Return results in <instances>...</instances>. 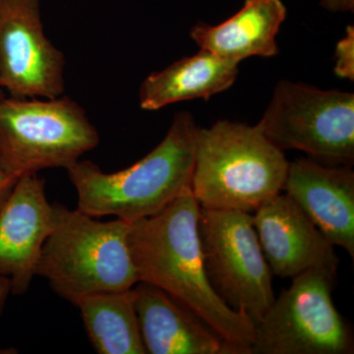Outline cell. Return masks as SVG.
<instances>
[{"label":"cell","instance_id":"obj_11","mask_svg":"<svg viewBox=\"0 0 354 354\" xmlns=\"http://www.w3.org/2000/svg\"><path fill=\"white\" fill-rule=\"evenodd\" d=\"M53 225V206L38 174L21 176L0 209V274L14 295H23L37 277L44 241Z\"/></svg>","mask_w":354,"mask_h":354},{"label":"cell","instance_id":"obj_19","mask_svg":"<svg viewBox=\"0 0 354 354\" xmlns=\"http://www.w3.org/2000/svg\"><path fill=\"white\" fill-rule=\"evenodd\" d=\"M320 6L330 12H353L354 0H320Z\"/></svg>","mask_w":354,"mask_h":354},{"label":"cell","instance_id":"obj_1","mask_svg":"<svg viewBox=\"0 0 354 354\" xmlns=\"http://www.w3.org/2000/svg\"><path fill=\"white\" fill-rule=\"evenodd\" d=\"M191 190L156 215L129 221L127 242L139 281L156 286L194 314L239 354H252L256 325L234 311L209 283Z\"/></svg>","mask_w":354,"mask_h":354},{"label":"cell","instance_id":"obj_20","mask_svg":"<svg viewBox=\"0 0 354 354\" xmlns=\"http://www.w3.org/2000/svg\"><path fill=\"white\" fill-rule=\"evenodd\" d=\"M10 295H12L10 281L6 278V277L0 274V316H1L2 312H3L7 299H8Z\"/></svg>","mask_w":354,"mask_h":354},{"label":"cell","instance_id":"obj_7","mask_svg":"<svg viewBox=\"0 0 354 354\" xmlns=\"http://www.w3.org/2000/svg\"><path fill=\"white\" fill-rule=\"evenodd\" d=\"M198 232L212 288L230 308L257 325L276 297L253 216L200 207Z\"/></svg>","mask_w":354,"mask_h":354},{"label":"cell","instance_id":"obj_21","mask_svg":"<svg viewBox=\"0 0 354 354\" xmlns=\"http://www.w3.org/2000/svg\"><path fill=\"white\" fill-rule=\"evenodd\" d=\"M1 87H0V99H1L2 97V94H1Z\"/></svg>","mask_w":354,"mask_h":354},{"label":"cell","instance_id":"obj_9","mask_svg":"<svg viewBox=\"0 0 354 354\" xmlns=\"http://www.w3.org/2000/svg\"><path fill=\"white\" fill-rule=\"evenodd\" d=\"M64 53L46 38L39 0H0V87L10 97L64 92Z\"/></svg>","mask_w":354,"mask_h":354},{"label":"cell","instance_id":"obj_5","mask_svg":"<svg viewBox=\"0 0 354 354\" xmlns=\"http://www.w3.org/2000/svg\"><path fill=\"white\" fill-rule=\"evenodd\" d=\"M99 141L85 111L68 97L0 99V169L16 179L67 169Z\"/></svg>","mask_w":354,"mask_h":354},{"label":"cell","instance_id":"obj_6","mask_svg":"<svg viewBox=\"0 0 354 354\" xmlns=\"http://www.w3.org/2000/svg\"><path fill=\"white\" fill-rule=\"evenodd\" d=\"M274 145L327 165L354 160V95L279 81L258 123Z\"/></svg>","mask_w":354,"mask_h":354},{"label":"cell","instance_id":"obj_8","mask_svg":"<svg viewBox=\"0 0 354 354\" xmlns=\"http://www.w3.org/2000/svg\"><path fill=\"white\" fill-rule=\"evenodd\" d=\"M335 276L315 269L292 278L256 325L252 354L353 353V332L333 301Z\"/></svg>","mask_w":354,"mask_h":354},{"label":"cell","instance_id":"obj_2","mask_svg":"<svg viewBox=\"0 0 354 354\" xmlns=\"http://www.w3.org/2000/svg\"><path fill=\"white\" fill-rule=\"evenodd\" d=\"M196 122L188 111L176 113L164 140L146 157L122 171L108 174L90 160L67 169L78 207L95 218L127 221L156 215L191 190Z\"/></svg>","mask_w":354,"mask_h":354},{"label":"cell","instance_id":"obj_14","mask_svg":"<svg viewBox=\"0 0 354 354\" xmlns=\"http://www.w3.org/2000/svg\"><path fill=\"white\" fill-rule=\"evenodd\" d=\"M286 18L281 0H246L239 12L218 25L199 23L190 36L201 50L239 64L278 55L276 37Z\"/></svg>","mask_w":354,"mask_h":354},{"label":"cell","instance_id":"obj_10","mask_svg":"<svg viewBox=\"0 0 354 354\" xmlns=\"http://www.w3.org/2000/svg\"><path fill=\"white\" fill-rule=\"evenodd\" d=\"M253 223L272 274L283 279L315 269L337 274L335 245L288 195L279 193L261 205Z\"/></svg>","mask_w":354,"mask_h":354},{"label":"cell","instance_id":"obj_18","mask_svg":"<svg viewBox=\"0 0 354 354\" xmlns=\"http://www.w3.org/2000/svg\"><path fill=\"white\" fill-rule=\"evenodd\" d=\"M17 180L15 177L9 176L3 169H0V209L10 196Z\"/></svg>","mask_w":354,"mask_h":354},{"label":"cell","instance_id":"obj_16","mask_svg":"<svg viewBox=\"0 0 354 354\" xmlns=\"http://www.w3.org/2000/svg\"><path fill=\"white\" fill-rule=\"evenodd\" d=\"M88 339L100 354H146L133 288L77 299Z\"/></svg>","mask_w":354,"mask_h":354},{"label":"cell","instance_id":"obj_3","mask_svg":"<svg viewBox=\"0 0 354 354\" xmlns=\"http://www.w3.org/2000/svg\"><path fill=\"white\" fill-rule=\"evenodd\" d=\"M290 162L259 125L198 128L191 192L201 208L256 211L283 190Z\"/></svg>","mask_w":354,"mask_h":354},{"label":"cell","instance_id":"obj_4","mask_svg":"<svg viewBox=\"0 0 354 354\" xmlns=\"http://www.w3.org/2000/svg\"><path fill=\"white\" fill-rule=\"evenodd\" d=\"M53 225L37 276L74 304L95 293L130 290L139 283L127 235L129 221H97L80 209L53 203Z\"/></svg>","mask_w":354,"mask_h":354},{"label":"cell","instance_id":"obj_15","mask_svg":"<svg viewBox=\"0 0 354 354\" xmlns=\"http://www.w3.org/2000/svg\"><path fill=\"white\" fill-rule=\"evenodd\" d=\"M237 75L239 64L201 50L147 77L140 87V106L158 111L174 102L209 100L232 87Z\"/></svg>","mask_w":354,"mask_h":354},{"label":"cell","instance_id":"obj_17","mask_svg":"<svg viewBox=\"0 0 354 354\" xmlns=\"http://www.w3.org/2000/svg\"><path fill=\"white\" fill-rule=\"evenodd\" d=\"M335 74L339 78L354 80V27L346 28V36L337 43L335 53Z\"/></svg>","mask_w":354,"mask_h":354},{"label":"cell","instance_id":"obj_12","mask_svg":"<svg viewBox=\"0 0 354 354\" xmlns=\"http://www.w3.org/2000/svg\"><path fill=\"white\" fill-rule=\"evenodd\" d=\"M283 190L335 246L354 258V172L311 158L288 165Z\"/></svg>","mask_w":354,"mask_h":354},{"label":"cell","instance_id":"obj_13","mask_svg":"<svg viewBox=\"0 0 354 354\" xmlns=\"http://www.w3.org/2000/svg\"><path fill=\"white\" fill-rule=\"evenodd\" d=\"M133 291L147 353L239 354L165 291L142 281L133 286Z\"/></svg>","mask_w":354,"mask_h":354}]
</instances>
